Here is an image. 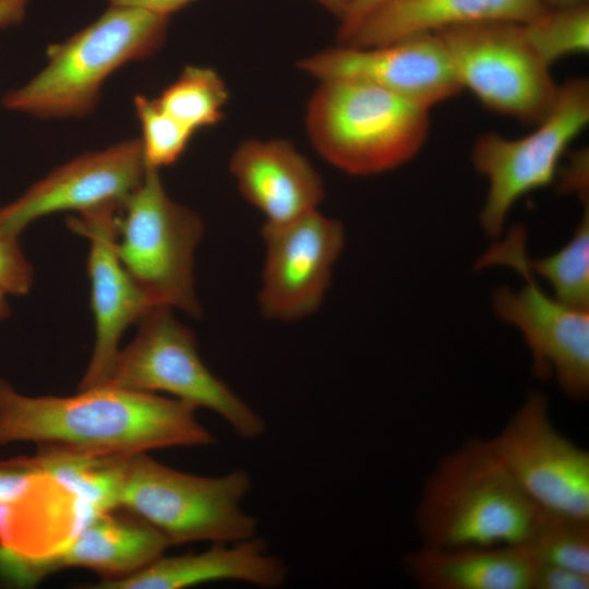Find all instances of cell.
<instances>
[{"label": "cell", "instance_id": "cell-1", "mask_svg": "<svg viewBox=\"0 0 589 589\" xmlns=\"http://www.w3.org/2000/svg\"><path fill=\"white\" fill-rule=\"evenodd\" d=\"M79 390L29 397L0 378V446L32 442L75 454L129 456L214 442L196 408L177 398L110 385Z\"/></svg>", "mask_w": 589, "mask_h": 589}, {"label": "cell", "instance_id": "cell-2", "mask_svg": "<svg viewBox=\"0 0 589 589\" xmlns=\"http://www.w3.org/2000/svg\"><path fill=\"white\" fill-rule=\"evenodd\" d=\"M542 510L490 449L470 438L445 455L429 476L416 525L430 548L524 544Z\"/></svg>", "mask_w": 589, "mask_h": 589}, {"label": "cell", "instance_id": "cell-3", "mask_svg": "<svg viewBox=\"0 0 589 589\" xmlns=\"http://www.w3.org/2000/svg\"><path fill=\"white\" fill-rule=\"evenodd\" d=\"M169 17L110 5L97 20L47 49L46 65L3 105L38 118L91 112L105 80L124 63L152 56L164 44Z\"/></svg>", "mask_w": 589, "mask_h": 589}, {"label": "cell", "instance_id": "cell-4", "mask_svg": "<svg viewBox=\"0 0 589 589\" xmlns=\"http://www.w3.org/2000/svg\"><path fill=\"white\" fill-rule=\"evenodd\" d=\"M430 109L375 85L322 81L308 101L310 141L328 164L371 176L409 161L424 144Z\"/></svg>", "mask_w": 589, "mask_h": 589}, {"label": "cell", "instance_id": "cell-5", "mask_svg": "<svg viewBox=\"0 0 589 589\" xmlns=\"http://www.w3.org/2000/svg\"><path fill=\"white\" fill-rule=\"evenodd\" d=\"M249 473L203 477L176 470L146 453L127 456L120 508L139 516L171 543H231L256 536L255 518L241 508Z\"/></svg>", "mask_w": 589, "mask_h": 589}, {"label": "cell", "instance_id": "cell-6", "mask_svg": "<svg viewBox=\"0 0 589 589\" xmlns=\"http://www.w3.org/2000/svg\"><path fill=\"white\" fill-rule=\"evenodd\" d=\"M204 224L167 194L158 169L147 168L116 217V253L133 279L159 306L201 314L194 254Z\"/></svg>", "mask_w": 589, "mask_h": 589}, {"label": "cell", "instance_id": "cell-7", "mask_svg": "<svg viewBox=\"0 0 589 589\" xmlns=\"http://www.w3.org/2000/svg\"><path fill=\"white\" fill-rule=\"evenodd\" d=\"M171 308L152 310L139 322L134 339L120 349L103 385L170 394L218 414L240 437L262 436L263 418L202 361L193 332Z\"/></svg>", "mask_w": 589, "mask_h": 589}, {"label": "cell", "instance_id": "cell-8", "mask_svg": "<svg viewBox=\"0 0 589 589\" xmlns=\"http://www.w3.org/2000/svg\"><path fill=\"white\" fill-rule=\"evenodd\" d=\"M526 231L514 226L503 241L492 244L477 261L476 268L507 265L525 279L517 291L508 286L492 296L497 316L517 326L532 356L537 376L554 375L564 393L584 400L589 393V313L548 294L528 268Z\"/></svg>", "mask_w": 589, "mask_h": 589}, {"label": "cell", "instance_id": "cell-9", "mask_svg": "<svg viewBox=\"0 0 589 589\" xmlns=\"http://www.w3.org/2000/svg\"><path fill=\"white\" fill-rule=\"evenodd\" d=\"M462 88L488 109L538 124L558 91L550 67L531 47L522 24L485 21L436 32Z\"/></svg>", "mask_w": 589, "mask_h": 589}, {"label": "cell", "instance_id": "cell-10", "mask_svg": "<svg viewBox=\"0 0 589 589\" xmlns=\"http://www.w3.org/2000/svg\"><path fill=\"white\" fill-rule=\"evenodd\" d=\"M589 123V83L577 77L558 85L550 112L524 137L496 133L481 135L471 160L489 180L480 225L498 237L514 204L524 195L553 182L568 145Z\"/></svg>", "mask_w": 589, "mask_h": 589}, {"label": "cell", "instance_id": "cell-11", "mask_svg": "<svg viewBox=\"0 0 589 589\" xmlns=\"http://www.w3.org/2000/svg\"><path fill=\"white\" fill-rule=\"evenodd\" d=\"M486 442L537 507L589 520V454L554 428L543 394L529 393Z\"/></svg>", "mask_w": 589, "mask_h": 589}, {"label": "cell", "instance_id": "cell-12", "mask_svg": "<svg viewBox=\"0 0 589 589\" xmlns=\"http://www.w3.org/2000/svg\"><path fill=\"white\" fill-rule=\"evenodd\" d=\"M265 259L259 305L271 321L296 322L322 305L344 245L341 223L317 211L261 229Z\"/></svg>", "mask_w": 589, "mask_h": 589}, {"label": "cell", "instance_id": "cell-13", "mask_svg": "<svg viewBox=\"0 0 589 589\" xmlns=\"http://www.w3.org/2000/svg\"><path fill=\"white\" fill-rule=\"evenodd\" d=\"M297 67L320 82H363L428 109L462 89L436 33L418 34L375 47L338 45L302 58Z\"/></svg>", "mask_w": 589, "mask_h": 589}, {"label": "cell", "instance_id": "cell-14", "mask_svg": "<svg viewBox=\"0 0 589 589\" xmlns=\"http://www.w3.org/2000/svg\"><path fill=\"white\" fill-rule=\"evenodd\" d=\"M146 169L140 139L82 154L1 206L0 232L17 238L31 223L58 212L121 208Z\"/></svg>", "mask_w": 589, "mask_h": 589}, {"label": "cell", "instance_id": "cell-15", "mask_svg": "<svg viewBox=\"0 0 589 589\" xmlns=\"http://www.w3.org/2000/svg\"><path fill=\"white\" fill-rule=\"evenodd\" d=\"M120 208L105 207L70 217L68 226L89 240L87 273L95 320V344L79 389L103 385L120 350L125 329L159 305L133 279L116 249V217Z\"/></svg>", "mask_w": 589, "mask_h": 589}, {"label": "cell", "instance_id": "cell-16", "mask_svg": "<svg viewBox=\"0 0 589 589\" xmlns=\"http://www.w3.org/2000/svg\"><path fill=\"white\" fill-rule=\"evenodd\" d=\"M116 510L98 514L70 543L51 554L35 558L16 554L10 573L12 586L31 587L72 567L88 568L103 579L120 578L146 567L171 545L139 516Z\"/></svg>", "mask_w": 589, "mask_h": 589}, {"label": "cell", "instance_id": "cell-17", "mask_svg": "<svg viewBox=\"0 0 589 589\" xmlns=\"http://www.w3.org/2000/svg\"><path fill=\"white\" fill-rule=\"evenodd\" d=\"M229 171L265 224H285L317 211L325 197L322 177L287 140L242 141L231 154Z\"/></svg>", "mask_w": 589, "mask_h": 589}, {"label": "cell", "instance_id": "cell-18", "mask_svg": "<svg viewBox=\"0 0 589 589\" xmlns=\"http://www.w3.org/2000/svg\"><path fill=\"white\" fill-rule=\"evenodd\" d=\"M285 563L256 536L231 543H213L197 554L165 557L130 575L81 586L89 589H182L205 582L235 580L263 588L285 582Z\"/></svg>", "mask_w": 589, "mask_h": 589}, {"label": "cell", "instance_id": "cell-19", "mask_svg": "<svg viewBox=\"0 0 589 589\" xmlns=\"http://www.w3.org/2000/svg\"><path fill=\"white\" fill-rule=\"evenodd\" d=\"M544 10L542 0H387L369 12L338 44L375 47L485 21L525 24Z\"/></svg>", "mask_w": 589, "mask_h": 589}, {"label": "cell", "instance_id": "cell-20", "mask_svg": "<svg viewBox=\"0 0 589 589\" xmlns=\"http://www.w3.org/2000/svg\"><path fill=\"white\" fill-rule=\"evenodd\" d=\"M538 564L526 544L422 545L404 558L408 575L426 589H532Z\"/></svg>", "mask_w": 589, "mask_h": 589}, {"label": "cell", "instance_id": "cell-21", "mask_svg": "<svg viewBox=\"0 0 589 589\" xmlns=\"http://www.w3.org/2000/svg\"><path fill=\"white\" fill-rule=\"evenodd\" d=\"M100 512L41 474L29 491L10 504L7 549L41 557L70 543Z\"/></svg>", "mask_w": 589, "mask_h": 589}, {"label": "cell", "instance_id": "cell-22", "mask_svg": "<svg viewBox=\"0 0 589 589\" xmlns=\"http://www.w3.org/2000/svg\"><path fill=\"white\" fill-rule=\"evenodd\" d=\"M33 457L41 473L96 510L104 513L120 508L127 456H94L38 448Z\"/></svg>", "mask_w": 589, "mask_h": 589}, {"label": "cell", "instance_id": "cell-23", "mask_svg": "<svg viewBox=\"0 0 589 589\" xmlns=\"http://www.w3.org/2000/svg\"><path fill=\"white\" fill-rule=\"evenodd\" d=\"M155 99L170 116L196 132L224 120L229 92L214 69L187 65Z\"/></svg>", "mask_w": 589, "mask_h": 589}, {"label": "cell", "instance_id": "cell-24", "mask_svg": "<svg viewBox=\"0 0 589 589\" xmlns=\"http://www.w3.org/2000/svg\"><path fill=\"white\" fill-rule=\"evenodd\" d=\"M584 214L572 239L557 252L544 259H526L528 268L544 278L554 297L563 303L588 310L589 306V206L581 199Z\"/></svg>", "mask_w": 589, "mask_h": 589}, {"label": "cell", "instance_id": "cell-25", "mask_svg": "<svg viewBox=\"0 0 589 589\" xmlns=\"http://www.w3.org/2000/svg\"><path fill=\"white\" fill-rule=\"evenodd\" d=\"M524 544L539 563L589 575V520L542 510Z\"/></svg>", "mask_w": 589, "mask_h": 589}, {"label": "cell", "instance_id": "cell-26", "mask_svg": "<svg viewBox=\"0 0 589 589\" xmlns=\"http://www.w3.org/2000/svg\"><path fill=\"white\" fill-rule=\"evenodd\" d=\"M527 40L549 64L589 48V4L545 9L522 24Z\"/></svg>", "mask_w": 589, "mask_h": 589}, {"label": "cell", "instance_id": "cell-27", "mask_svg": "<svg viewBox=\"0 0 589 589\" xmlns=\"http://www.w3.org/2000/svg\"><path fill=\"white\" fill-rule=\"evenodd\" d=\"M133 104L141 125L140 142L146 167L159 170L175 164L195 132L165 111L155 98L136 95Z\"/></svg>", "mask_w": 589, "mask_h": 589}, {"label": "cell", "instance_id": "cell-28", "mask_svg": "<svg viewBox=\"0 0 589 589\" xmlns=\"http://www.w3.org/2000/svg\"><path fill=\"white\" fill-rule=\"evenodd\" d=\"M33 284V267L24 256L17 238L0 232V291L26 294Z\"/></svg>", "mask_w": 589, "mask_h": 589}, {"label": "cell", "instance_id": "cell-29", "mask_svg": "<svg viewBox=\"0 0 589 589\" xmlns=\"http://www.w3.org/2000/svg\"><path fill=\"white\" fill-rule=\"evenodd\" d=\"M41 474L33 456L0 460V503L13 504L22 498Z\"/></svg>", "mask_w": 589, "mask_h": 589}, {"label": "cell", "instance_id": "cell-30", "mask_svg": "<svg viewBox=\"0 0 589 589\" xmlns=\"http://www.w3.org/2000/svg\"><path fill=\"white\" fill-rule=\"evenodd\" d=\"M589 575L551 564L539 563L532 589H588Z\"/></svg>", "mask_w": 589, "mask_h": 589}, {"label": "cell", "instance_id": "cell-31", "mask_svg": "<svg viewBox=\"0 0 589 589\" xmlns=\"http://www.w3.org/2000/svg\"><path fill=\"white\" fill-rule=\"evenodd\" d=\"M192 1L194 0H108L110 5L136 8L168 17Z\"/></svg>", "mask_w": 589, "mask_h": 589}, {"label": "cell", "instance_id": "cell-32", "mask_svg": "<svg viewBox=\"0 0 589 589\" xmlns=\"http://www.w3.org/2000/svg\"><path fill=\"white\" fill-rule=\"evenodd\" d=\"M387 0H352L346 15L340 20L338 40L346 36L369 12Z\"/></svg>", "mask_w": 589, "mask_h": 589}, {"label": "cell", "instance_id": "cell-33", "mask_svg": "<svg viewBox=\"0 0 589 589\" xmlns=\"http://www.w3.org/2000/svg\"><path fill=\"white\" fill-rule=\"evenodd\" d=\"M26 2L27 0H0V27L21 22Z\"/></svg>", "mask_w": 589, "mask_h": 589}, {"label": "cell", "instance_id": "cell-34", "mask_svg": "<svg viewBox=\"0 0 589 589\" xmlns=\"http://www.w3.org/2000/svg\"><path fill=\"white\" fill-rule=\"evenodd\" d=\"M317 3H320L322 7H324L329 13L337 16L339 20H341L352 0H315Z\"/></svg>", "mask_w": 589, "mask_h": 589}, {"label": "cell", "instance_id": "cell-35", "mask_svg": "<svg viewBox=\"0 0 589 589\" xmlns=\"http://www.w3.org/2000/svg\"><path fill=\"white\" fill-rule=\"evenodd\" d=\"M545 9H561L588 3V0H542Z\"/></svg>", "mask_w": 589, "mask_h": 589}, {"label": "cell", "instance_id": "cell-36", "mask_svg": "<svg viewBox=\"0 0 589 589\" xmlns=\"http://www.w3.org/2000/svg\"><path fill=\"white\" fill-rule=\"evenodd\" d=\"M5 293L0 291V321L4 320L10 314V308L5 299Z\"/></svg>", "mask_w": 589, "mask_h": 589}]
</instances>
